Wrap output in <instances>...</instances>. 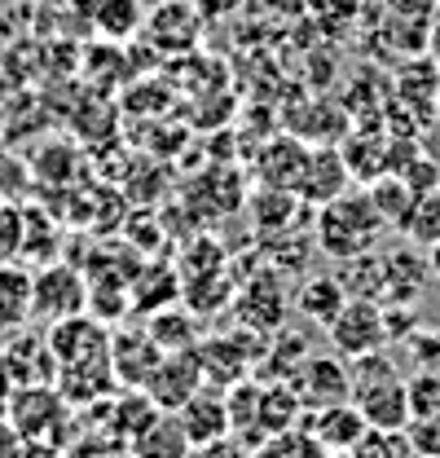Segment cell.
<instances>
[{
    "label": "cell",
    "instance_id": "cell-19",
    "mask_svg": "<svg viewBox=\"0 0 440 458\" xmlns=\"http://www.w3.org/2000/svg\"><path fill=\"white\" fill-rule=\"evenodd\" d=\"M190 450H194V445H190L181 419L167 414V410H159V414L141 428V437L128 445L132 458H190Z\"/></svg>",
    "mask_w": 440,
    "mask_h": 458
},
{
    "label": "cell",
    "instance_id": "cell-26",
    "mask_svg": "<svg viewBox=\"0 0 440 458\" xmlns=\"http://www.w3.org/2000/svg\"><path fill=\"white\" fill-rule=\"evenodd\" d=\"M405 432H410V441H414V454H419V458H440V410L414 414Z\"/></svg>",
    "mask_w": 440,
    "mask_h": 458
},
{
    "label": "cell",
    "instance_id": "cell-29",
    "mask_svg": "<svg viewBox=\"0 0 440 458\" xmlns=\"http://www.w3.org/2000/svg\"><path fill=\"white\" fill-rule=\"evenodd\" d=\"M190 458H251V450H247L238 437H220V441H212V445L190 450Z\"/></svg>",
    "mask_w": 440,
    "mask_h": 458
},
{
    "label": "cell",
    "instance_id": "cell-18",
    "mask_svg": "<svg viewBox=\"0 0 440 458\" xmlns=\"http://www.w3.org/2000/svg\"><path fill=\"white\" fill-rule=\"evenodd\" d=\"M146 331L155 335V344H159L164 352H185V348H199V340H203L199 313H194L185 300H176V304H167L159 313H150V318H146Z\"/></svg>",
    "mask_w": 440,
    "mask_h": 458
},
{
    "label": "cell",
    "instance_id": "cell-35",
    "mask_svg": "<svg viewBox=\"0 0 440 458\" xmlns=\"http://www.w3.org/2000/svg\"><path fill=\"white\" fill-rule=\"evenodd\" d=\"M432 114H436V123H440V98H436V111H432Z\"/></svg>",
    "mask_w": 440,
    "mask_h": 458
},
{
    "label": "cell",
    "instance_id": "cell-4",
    "mask_svg": "<svg viewBox=\"0 0 440 458\" xmlns=\"http://www.w3.org/2000/svg\"><path fill=\"white\" fill-rule=\"evenodd\" d=\"M75 414V405L62 397L57 384H22L13 388L9 401H4V423L18 441H54L62 445V428L66 419Z\"/></svg>",
    "mask_w": 440,
    "mask_h": 458
},
{
    "label": "cell",
    "instance_id": "cell-10",
    "mask_svg": "<svg viewBox=\"0 0 440 458\" xmlns=\"http://www.w3.org/2000/svg\"><path fill=\"white\" fill-rule=\"evenodd\" d=\"M295 393L304 410H322L334 401H352V366L339 352H309V361L295 370Z\"/></svg>",
    "mask_w": 440,
    "mask_h": 458
},
{
    "label": "cell",
    "instance_id": "cell-5",
    "mask_svg": "<svg viewBox=\"0 0 440 458\" xmlns=\"http://www.w3.org/2000/svg\"><path fill=\"white\" fill-rule=\"evenodd\" d=\"M265 344H269V335H256V331H247V327L233 322L229 331L203 335L194 352H199L203 375H207L212 388H233V384H242V379L256 375V366L265 357Z\"/></svg>",
    "mask_w": 440,
    "mask_h": 458
},
{
    "label": "cell",
    "instance_id": "cell-24",
    "mask_svg": "<svg viewBox=\"0 0 440 458\" xmlns=\"http://www.w3.org/2000/svg\"><path fill=\"white\" fill-rule=\"evenodd\" d=\"M348 458H419V454H414V441H410L405 428H401V432H392V428H370V432L352 445Z\"/></svg>",
    "mask_w": 440,
    "mask_h": 458
},
{
    "label": "cell",
    "instance_id": "cell-12",
    "mask_svg": "<svg viewBox=\"0 0 440 458\" xmlns=\"http://www.w3.org/2000/svg\"><path fill=\"white\" fill-rule=\"evenodd\" d=\"M0 357H4V370H9L13 388H22V384H54L57 366H54V352H49V335H36L31 327H18V331L4 335Z\"/></svg>",
    "mask_w": 440,
    "mask_h": 458
},
{
    "label": "cell",
    "instance_id": "cell-32",
    "mask_svg": "<svg viewBox=\"0 0 440 458\" xmlns=\"http://www.w3.org/2000/svg\"><path fill=\"white\" fill-rule=\"evenodd\" d=\"M427 269H432V274H436V278H440V242H436V247H432V251H427Z\"/></svg>",
    "mask_w": 440,
    "mask_h": 458
},
{
    "label": "cell",
    "instance_id": "cell-8",
    "mask_svg": "<svg viewBox=\"0 0 440 458\" xmlns=\"http://www.w3.org/2000/svg\"><path fill=\"white\" fill-rule=\"evenodd\" d=\"M75 313H89V278L84 269L75 265H62L49 260L36 269V300H31V318L54 327L62 318H75Z\"/></svg>",
    "mask_w": 440,
    "mask_h": 458
},
{
    "label": "cell",
    "instance_id": "cell-7",
    "mask_svg": "<svg viewBox=\"0 0 440 458\" xmlns=\"http://www.w3.org/2000/svg\"><path fill=\"white\" fill-rule=\"evenodd\" d=\"M330 348L352 361V357H366V352H379L387 348V313L379 300H361V295H348V304L339 309V318L326 327Z\"/></svg>",
    "mask_w": 440,
    "mask_h": 458
},
{
    "label": "cell",
    "instance_id": "cell-34",
    "mask_svg": "<svg viewBox=\"0 0 440 458\" xmlns=\"http://www.w3.org/2000/svg\"><path fill=\"white\" fill-rule=\"evenodd\" d=\"M9 4H18V0H0V9H9Z\"/></svg>",
    "mask_w": 440,
    "mask_h": 458
},
{
    "label": "cell",
    "instance_id": "cell-28",
    "mask_svg": "<svg viewBox=\"0 0 440 458\" xmlns=\"http://www.w3.org/2000/svg\"><path fill=\"white\" fill-rule=\"evenodd\" d=\"M410 405H414V414L440 410V375L436 370H423V375L410 379Z\"/></svg>",
    "mask_w": 440,
    "mask_h": 458
},
{
    "label": "cell",
    "instance_id": "cell-14",
    "mask_svg": "<svg viewBox=\"0 0 440 458\" xmlns=\"http://www.w3.org/2000/svg\"><path fill=\"white\" fill-rule=\"evenodd\" d=\"M352 172L343 164V155L334 146H322V150H309L304 155V168H300V181H295V194L309 203V208H322L330 199H339L348 190Z\"/></svg>",
    "mask_w": 440,
    "mask_h": 458
},
{
    "label": "cell",
    "instance_id": "cell-25",
    "mask_svg": "<svg viewBox=\"0 0 440 458\" xmlns=\"http://www.w3.org/2000/svg\"><path fill=\"white\" fill-rule=\"evenodd\" d=\"M97 31H106L110 40H123L141 27V4L137 0H97V13H93Z\"/></svg>",
    "mask_w": 440,
    "mask_h": 458
},
{
    "label": "cell",
    "instance_id": "cell-15",
    "mask_svg": "<svg viewBox=\"0 0 440 458\" xmlns=\"http://www.w3.org/2000/svg\"><path fill=\"white\" fill-rule=\"evenodd\" d=\"M176 419H181V428H185V437H190L194 450L229 437V401H224V388H212V384L199 388L194 397L176 410Z\"/></svg>",
    "mask_w": 440,
    "mask_h": 458
},
{
    "label": "cell",
    "instance_id": "cell-6",
    "mask_svg": "<svg viewBox=\"0 0 440 458\" xmlns=\"http://www.w3.org/2000/svg\"><path fill=\"white\" fill-rule=\"evenodd\" d=\"M229 313H233L238 327H247V331H256V335H274V331H282V327H286V313H291V291L282 283L277 265L274 269L251 274L247 283H238Z\"/></svg>",
    "mask_w": 440,
    "mask_h": 458
},
{
    "label": "cell",
    "instance_id": "cell-2",
    "mask_svg": "<svg viewBox=\"0 0 440 458\" xmlns=\"http://www.w3.org/2000/svg\"><path fill=\"white\" fill-rule=\"evenodd\" d=\"M387 229V221L379 216L370 190H343L339 199H330L317 208V247L326 251L330 260H352L361 251H375L379 233Z\"/></svg>",
    "mask_w": 440,
    "mask_h": 458
},
{
    "label": "cell",
    "instance_id": "cell-17",
    "mask_svg": "<svg viewBox=\"0 0 440 458\" xmlns=\"http://www.w3.org/2000/svg\"><path fill=\"white\" fill-rule=\"evenodd\" d=\"M31 300H36V274L22 269L18 260L0 265V335L31 327Z\"/></svg>",
    "mask_w": 440,
    "mask_h": 458
},
{
    "label": "cell",
    "instance_id": "cell-3",
    "mask_svg": "<svg viewBox=\"0 0 440 458\" xmlns=\"http://www.w3.org/2000/svg\"><path fill=\"white\" fill-rule=\"evenodd\" d=\"M352 405L366 414L370 428H410L414 419V405H410V379H401V370L392 366L384 348L379 352H366V357H352Z\"/></svg>",
    "mask_w": 440,
    "mask_h": 458
},
{
    "label": "cell",
    "instance_id": "cell-13",
    "mask_svg": "<svg viewBox=\"0 0 440 458\" xmlns=\"http://www.w3.org/2000/svg\"><path fill=\"white\" fill-rule=\"evenodd\" d=\"M304 428H309V437L334 458L352 454V445L370 432L366 414H361L352 401H334V405H322V410H309V414H304Z\"/></svg>",
    "mask_w": 440,
    "mask_h": 458
},
{
    "label": "cell",
    "instance_id": "cell-20",
    "mask_svg": "<svg viewBox=\"0 0 440 458\" xmlns=\"http://www.w3.org/2000/svg\"><path fill=\"white\" fill-rule=\"evenodd\" d=\"M233 291H238V283H229L220 269H212V274H203V278H185V283H181V300H185L199 318H212V313H224V309L233 304Z\"/></svg>",
    "mask_w": 440,
    "mask_h": 458
},
{
    "label": "cell",
    "instance_id": "cell-23",
    "mask_svg": "<svg viewBox=\"0 0 440 458\" xmlns=\"http://www.w3.org/2000/svg\"><path fill=\"white\" fill-rule=\"evenodd\" d=\"M251 458H334V454H326V450L309 437V428L300 423V428H291V432H277L269 441H260V445L251 450Z\"/></svg>",
    "mask_w": 440,
    "mask_h": 458
},
{
    "label": "cell",
    "instance_id": "cell-1",
    "mask_svg": "<svg viewBox=\"0 0 440 458\" xmlns=\"http://www.w3.org/2000/svg\"><path fill=\"white\" fill-rule=\"evenodd\" d=\"M45 335H49V352H54L57 366L54 384L75 410H89L97 401H110L114 393H123L114 384V370H110V331L97 313L62 318Z\"/></svg>",
    "mask_w": 440,
    "mask_h": 458
},
{
    "label": "cell",
    "instance_id": "cell-30",
    "mask_svg": "<svg viewBox=\"0 0 440 458\" xmlns=\"http://www.w3.org/2000/svg\"><path fill=\"white\" fill-rule=\"evenodd\" d=\"M233 4H242V0H194V9H199V13H207V18H220V13H229Z\"/></svg>",
    "mask_w": 440,
    "mask_h": 458
},
{
    "label": "cell",
    "instance_id": "cell-16",
    "mask_svg": "<svg viewBox=\"0 0 440 458\" xmlns=\"http://www.w3.org/2000/svg\"><path fill=\"white\" fill-rule=\"evenodd\" d=\"M291 304H295V313H300L304 322H313V327L326 331L330 322L339 318V309L348 304V291H343L339 278H330V274H304V278H300V291L291 295Z\"/></svg>",
    "mask_w": 440,
    "mask_h": 458
},
{
    "label": "cell",
    "instance_id": "cell-11",
    "mask_svg": "<svg viewBox=\"0 0 440 458\" xmlns=\"http://www.w3.org/2000/svg\"><path fill=\"white\" fill-rule=\"evenodd\" d=\"M199 388H207V375H203L199 352H194V348H185V352H167L164 361H159V370H155V375H150V384H146V397L155 401L159 410L176 414V410L194 397Z\"/></svg>",
    "mask_w": 440,
    "mask_h": 458
},
{
    "label": "cell",
    "instance_id": "cell-22",
    "mask_svg": "<svg viewBox=\"0 0 440 458\" xmlns=\"http://www.w3.org/2000/svg\"><path fill=\"white\" fill-rule=\"evenodd\" d=\"M370 199H375L379 216L387 221V229H401L405 212L414 208V199H419V194H414L396 172H384V176H375V181H370Z\"/></svg>",
    "mask_w": 440,
    "mask_h": 458
},
{
    "label": "cell",
    "instance_id": "cell-9",
    "mask_svg": "<svg viewBox=\"0 0 440 458\" xmlns=\"http://www.w3.org/2000/svg\"><path fill=\"white\" fill-rule=\"evenodd\" d=\"M164 357L167 352L155 344V335L146 327H119V331H110V370H114V384L119 388H146Z\"/></svg>",
    "mask_w": 440,
    "mask_h": 458
},
{
    "label": "cell",
    "instance_id": "cell-31",
    "mask_svg": "<svg viewBox=\"0 0 440 458\" xmlns=\"http://www.w3.org/2000/svg\"><path fill=\"white\" fill-rule=\"evenodd\" d=\"M13 393V379H9V370H4V357H0V414H4V401Z\"/></svg>",
    "mask_w": 440,
    "mask_h": 458
},
{
    "label": "cell",
    "instance_id": "cell-27",
    "mask_svg": "<svg viewBox=\"0 0 440 458\" xmlns=\"http://www.w3.org/2000/svg\"><path fill=\"white\" fill-rule=\"evenodd\" d=\"M22 256V208L0 203V265Z\"/></svg>",
    "mask_w": 440,
    "mask_h": 458
},
{
    "label": "cell",
    "instance_id": "cell-21",
    "mask_svg": "<svg viewBox=\"0 0 440 458\" xmlns=\"http://www.w3.org/2000/svg\"><path fill=\"white\" fill-rule=\"evenodd\" d=\"M410 247H423V251H432L440 242V190H427V194H419L414 199V208L405 212V221L396 229Z\"/></svg>",
    "mask_w": 440,
    "mask_h": 458
},
{
    "label": "cell",
    "instance_id": "cell-33",
    "mask_svg": "<svg viewBox=\"0 0 440 458\" xmlns=\"http://www.w3.org/2000/svg\"><path fill=\"white\" fill-rule=\"evenodd\" d=\"M432 62H436V66H440V27H436V31H432Z\"/></svg>",
    "mask_w": 440,
    "mask_h": 458
}]
</instances>
